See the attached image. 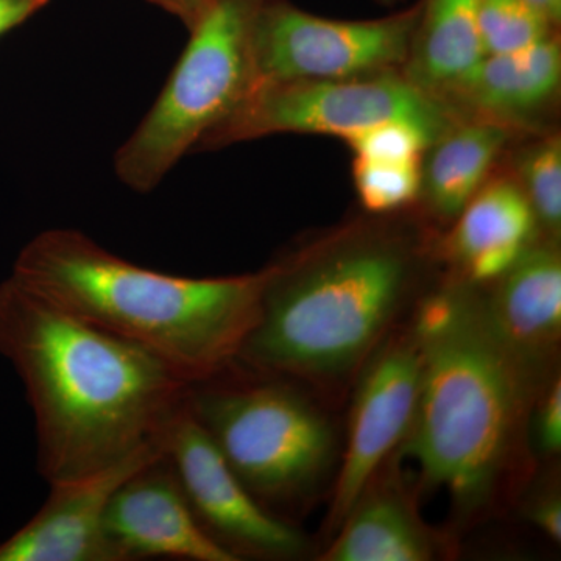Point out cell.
I'll return each mask as SVG.
<instances>
[{"label":"cell","instance_id":"d4e9b609","mask_svg":"<svg viewBox=\"0 0 561 561\" xmlns=\"http://www.w3.org/2000/svg\"><path fill=\"white\" fill-rule=\"evenodd\" d=\"M50 0H0V36L20 27Z\"/></svg>","mask_w":561,"mask_h":561},{"label":"cell","instance_id":"277c9868","mask_svg":"<svg viewBox=\"0 0 561 561\" xmlns=\"http://www.w3.org/2000/svg\"><path fill=\"white\" fill-rule=\"evenodd\" d=\"M44 300L144 346L198 381L232 364L260 313L267 268L190 278L140 267L77 230H47L14 262Z\"/></svg>","mask_w":561,"mask_h":561},{"label":"cell","instance_id":"44dd1931","mask_svg":"<svg viewBox=\"0 0 561 561\" xmlns=\"http://www.w3.org/2000/svg\"><path fill=\"white\" fill-rule=\"evenodd\" d=\"M421 161L354 160V184L364 208L390 214L420 197Z\"/></svg>","mask_w":561,"mask_h":561},{"label":"cell","instance_id":"2e32d148","mask_svg":"<svg viewBox=\"0 0 561 561\" xmlns=\"http://www.w3.org/2000/svg\"><path fill=\"white\" fill-rule=\"evenodd\" d=\"M561 81V50L556 33L511 54L486 55L445 101L457 113L512 128L553 101Z\"/></svg>","mask_w":561,"mask_h":561},{"label":"cell","instance_id":"ffe728a7","mask_svg":"<svg viewBox=\"0 0 561 561\" xmlns=\"http://www.w3.org/2000/svg\"><path fill=\"white\" fill-rule=\"evenodd\" d=\"M478 14L486 55L526 49L556 33L526 0H478Z\"/></svg>","mask_w":561,"mask_h":561},{"label":"cell","instance_id":"7c38bea8","mask_svg":"<svg viewBox=\"0 0 561 561\" xmlns=\"http://www.w3.org/2000/svg\"><path fill=\"white\" fill-rule=\"evenodd\" d=\"M164 453L162 437L119 463L54 483L31 522L0 542V561H114L105 537L111 497L130 476Z\"/></svg>","mask_w":561,"mask_h":561},{"label":"cell","instance_id":"d6986e66","mask_svg":"<svg viewBox=\"0 0 561 561\" xmlns=\"http://www.w3.org/2000/svg\"><path fill=\"white\" fill-rule=\"evenodd\" d=\"M516 183L529 201L538 227L551 239L561 227V140L548 136L530 144L516 162Z\"/></svg>","mask_w":561,"mask_h":561},{"label":"cell","instance_id":"ac0fdd59","mask_svg":"<svg viewBox=\"0 0 561 561\" xmlns=\"http://www.w3.org/2000/svg\"><path fill=\"white\" fill-rule=\"evenodd\" d=\"M511 138V128L485 119H457L421 161V197L442 220H456L486 183Z\"/></svg>","mask_w":561,"mask_h":561},{"label":"cell","instance_id":"7402d4cb","mask_svg":"<svg viewBox=\"0 0 561 561\" xmlns=\"http://www.w3.org/2000/svg\"><path fill=\"white\" fill-rule=\"evenodd\" d=\"M438 136L409 121H387L351 136L345 142L356 160L416 161Z\"/></svg>","mask_w":561,"mask_h":561},{"label":"cell","instance_id":"603a6c76","mask_svg":"<svg viewBox=\"0 0 561 561\" xmlns=\"http://www.w3.org/2000/svg\"><path fill=\"white\" fill-rule=\"evenodd\" d=\"M541 457H557L561 449V379L553 373L538 391L530 409L529 430Z\"/></svg>","mask_w":561,"mask_h":561},{"label":"cell","instance_id":"5b68a950","mask_svg":"<svg viewBox=\"0 0 561 561\" xmlns=\"http://www.w3.org/2000/svg\"><path fill=\"white\" fill-rule=\"evenodd\" d=\"M186 408L247 490L283 519L311 496L337 456L331 421L300 383L236 360L192 381Z\"/></svg>","mask_w":561,"mask_h":561},{"label":"cell","instance_id":"cb8c5ba5","mask_svg":"<svg viewBox=\"0 0 561 561\" xmlns=\"http://www.w3.org/2000/svg\"><path fill=\"white\" fill-rule=\"evenodd\" d=\"M527 518L549 540L561 541V501L556 489L540 491L527 505Z\"/></svg>","mask_w":561,"mask_h":561},{"label":"cell","instance_id":"8992f818","mask_svg":"<svg viewBox=\"0 0 561 561\" xmlns=\"http://www.w3.org/2000/svg\"><path fill=\"white\" fill-rule=\"evenodd\" d=\"M265 0H210L160 98L117 150V179L153 191L184 154L241 105L254 84V18Z\"/></svg>","mask_w":561,"mask_h":561},{"label":"cell","instance_id":"484cf974","mask_svg":"<svg viewBox=\"0 0 561 561\" xmlns=\"http://www.w3.org/2000/svg\"><path fill=\"white\" fill-rule=\"evenodd\" d=\"M530 7H534L541 16L551 22L552 25H559L561 21V0H526Z\"/></svg>","mask_w":561,"mask_h":561},{"label":"cell","instance_id":"30bf717a","mask_svg":"<svg viewBox=\"0 0 561 561\" xmlns=\"http://www.w3.org/2000/svg\"><path fill=\"white\" fill-rule=\"evenodd\" d=\"M420 376L421 354L411 327L387 335L357 373L346 448L328 516L330 531L341 526L362 491L408 435Z\"/></svg>","mask_w":561,"mask_h":561},{"label":"cell","instance_id":"52a82bcc","mask_svg":"<svg viewBox=\"0 0 561 561\" xmlns=\"http://www.w3.org/2000/svg\"><path fill=\"white\" fill-rule=\"evenodd\" d=\"M456 114L408 77L389 70L345 80L257 84L197 150L279 133L328 135L343 140L387 121H409L440 136Z\"/></svg>","mask_w":561,"mask_h":561},{"label":"cell","instance_id":"7a4b0ae2","mask_svg":"<svg viewBox=\"0 0 561 561\" xmlns=\"http://www.w3.org/2000/svg\"><path fill=\"white\" fill-rule=\"evenodd\" d=\"M419 343V400L398 460L460 515L493 504L523 451L542 381L501 337L481 286L454 278L421 298L409 324Z\"/></svg>","mask_w":561,"mask_h":561},{"label":"cell","instance_id":"e0dca14e","mask_svg":"<svg viewBox=\"0 0 561 561\" xmlns=\"http://www.w3.org/2000/svg\"><path fill=\"white\" fill-rule=\"evenodd\" d=\"M486 57L478 0H420L404 76L445 103Z\"/></svg>","mask_w":561,"mask_h":561},{"label":"cell","instance_id":"ba28073f","mask_svg":"<svg viewBox=\"0 0 561 561\" xmlns=\"http://www.w3.org/2000/svg\"><path fill=\"white\" fill-rule=\"evenodd\" d=\"M419 3L370 21L316 16L287 0H265L254 18V87L345 80L389 72L408 60Z\"/></svg>","mask_w":561,"mask_h":561},{"label":"cell","instance_id":"9c48e42d","mask_svg":"<svg viewBox=\"0 0 561 561\" xmlns=\"http://www.w3.org/2000/svg\"><path fill=\"white\" fill-rule=\"evenodd\" d=\"M164 448L195 519L236 559L290 560L306 552L305 535L247 490L186 401L164 432Z\"/></svg>","mask_w":561,"mask_h":561},{"label":"cell","instance_id":"6da1fadb","mask_svg":"<svg viewBox=\"0 0 561 561\" xmlns=\"http://www.w3.org/2000/svg\"><path fill=\"white\" fill-rule=\"evenodd\" d=\"M0 354L22 379L49 485L119 463L161 440L190 379L157 354L0 283Z\"/></svg>","mask_w":561,"mask_h":561},{"label":"cell","instance_id":"4fadbf2b","mask_svg":"<svg viewBox=\"0 0 561 561\" xmlns=\"http://www.w3.org/2000/svg\"><path fill=\"white\" fill-rule=\"evenodd\" d=\"M483 291L501 337L542 381L561 337V257L556 239L535 241Z\"/></svg>","mask_w":561,"mask_h":561},{"label":"cell","instance_id":"3957f363","mask_svg":"<svg viewBox=\"0 0 561 561\" xmlns=\"http://www.w3.org/2000/svg\"><path fill=\"white\" fill-rule=\"evenodd\" d=\"M420 250L404 232L353 225L267 265L256 323L236 362L298 383L360 371L411 301Z\"/></svg>","mask_w":561,"mask_h":561},{"label":"cell","instance_id":"5bb4252c","mask_svg":"<svg viewBox=\"0 0 561 561\" xmlns=\"http://www.w3.org/2000/svg\"><path fill=\"white\" fill-rule=\"evenodd\" d=\"M398 465L391 456L365 486L320 560L430 561L438 556L440 541L421 519Z\"/></svg>","mask_w":561,"mask_h":561},{"label":"cell","instance_id":"8fae6325","mask_svg":"<svg viewBox=\"0 0 561 561\" xmlns=\"http://www.w3.org/2000/svg\"><path fill=\"white\" fill-rule=\"evenodd\" d=\"M105 537L114 561H239L202 529L165 453L113 494Z\"/></svg>","mask_w":561,"mask_h":561},{"label":"cell","instance_id":"9a60e30c","mask_svg":"<svg viewBox=\"0 0 561 561\" xmlns=\"http://www.w3.org/2000/svg\"><path fill=\"white\" fill-rule=\"evenodd\" d=\"M537 217L516 180L486 181L456 217L445 242L459 278L489 286L537 241Z\"/></svg>","mask_w":561,"mask_h":561}]
</instances>
